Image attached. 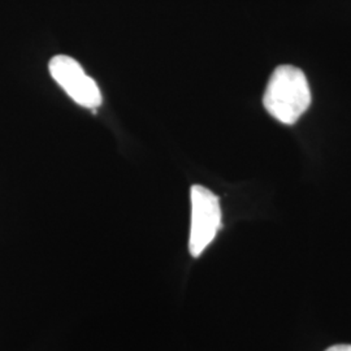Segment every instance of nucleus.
I'll use <instances>...</instances> for the list:
<instances>
[{"mask_svg":"<svg viewBox=\"0 0 351 351\" xmlns=\"http://www.w3.org/2000/svg\"><path fill=\"white\" fill-rule=\"evenodd\" d=\"M263 104L277 121L295 124L311 104L310 85L301 69L293 65L277 66L268 81Z\"/></svg>","mask_w":351,"mask_h":351,"instance_id":"obj_1","label":"nucleus"},{"mask_svg":"<svg viewBox=\"0 0 351 351\" xmlns=\"http://www.w3.org/2000/svg\"><path fill=\"white\" fill-rule=\"evenodd\" d=\"M191 226L189 251L198 258L213 242L221 228V208L217 195L210 189L194 185L190 190Z\"/></svg>","mask_w":351,"mask_h":351,"instance_id":"obj_2","label":"nucleus"},{"mask_svg":"<svg viewBox=\"0 0 351 351\" xmlns=\"http://www.w3.org/2000/svg\"><path fill=\"white\" fill-rule=\"evenodd\" d=\"M51 75L72 101L88 110L101 107L103 97L98 84L71 56L58 55L49 64Z\"/></svg>","mask_w":351,"mask_h":351,"instance_id":"obj_3","label":"nucleus"},{"mask_svg":"<svg viewBox=\"0 0 351 351\" xmlns=\"http://www.w3.org/2000/svg\"><path fill=\"white\" fill-rule=\"evenodd\" d=\"M326 351H351V345H335Z\"/></svg>","mask_w":351,"mask_h":351,"instance_id":"obj_4","label":"nucleus"}]
</instances>
